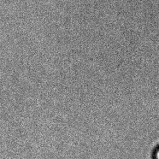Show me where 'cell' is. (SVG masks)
Listing matches in <instances>:
<instances>
[{"label":"cell","instance_id":"6da1fadb","mask_svg":"<svg viewBox=\"0 0 159 159\" xmlns=\"http://www.w3.org/2000/svg\"><path fill=\"white\" fill-rule=\"evenodd\" d=\"M152 159H159V145L154 149L152 152Z\"/></svg>","mask_w":159,"mask_h":159}]
</instances>
